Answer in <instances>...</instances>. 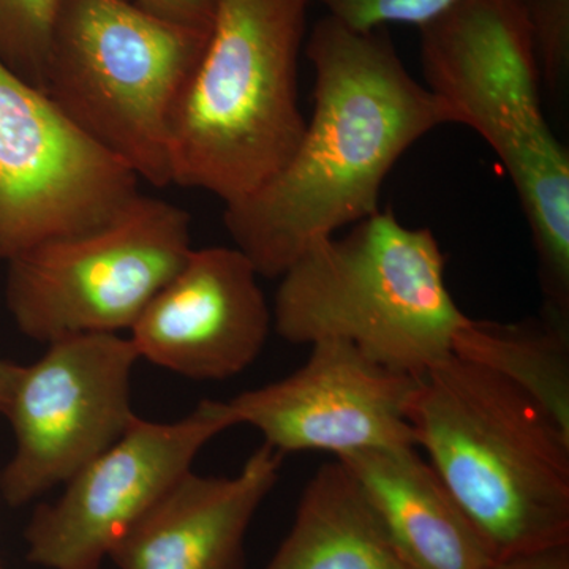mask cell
<instances>
[{
  "label": "cell",
  "instance_id": "obj_17",
  "mask_svg": "<svg viewBox=\"0 0 569 569\" xmlns=\"http://www.w3.org/2000/svg\"><path fill=\"white\" fill-rule=\"evenodd\" d=\"M63 0H0V61L43 91L48 50Z\"/></svg>",
  "mask_w": 569,
  "mask_h": 569
},
{
  "label": "cell",
  "instance_id": "obj_22",
  "mask_svg": "<svg viewBox=\"0 0 569 569\" xmlns=\"http://www.w3.org/2000/svg\"><path fill=\"white\" fill-rule=\"evenodd\" d=\"M21 370L22 366L0 359V415H6L11 392L20 378Z\"/></svg>",
  "mask_w": 569,
  "mask_h": 569
},
{
  "label": "cell",
  "instance_id": "obj_18",
  "mask_svg": "<svg viewBox=\"0 0 569 569\" xmlns=\"http://www.w3.org/2000/svg\"><path fill=\"white\" fill-rule=\"evenodd\" d=\"M541 81L559 92L569 74V0H518Z\"/></svg>",
  "mask_w": 569,
  "mask_h": 569
},
{
  "label": "cell",
  "instance_id": "obj_3",
  "mask_svg": "<svg viewBox=\"0 0 569 569\" xmlns=\"http://www.w3.org/2000/svg\"><path fill=\"white\" fill-rule=\"evenodd\" d=\"M212 2L203 54L171 123V186L228 204L279 173L306 132L299 52L312 0Z\"/></svg>",
  "mask_w": 569,
  "mask_h": 569
},
{
  "label": "cell",
  "instance_id": "obj_15",
  "mask_svg": "<svg viewBox=\"0 0 569 569\" xmlns=\"http://www.w3.org/2000/svg\"><path fill=\"white\" fill-rule=\"evenodd\" d=\"M266 569H411L340 460L318 468Z\"/></svg>",
  "mask_w": 569,
  "mask_h": 569
},
{
  "label": "cell",
  "instance_id": "obj_10",
  "mask_svg": "<svg viewBox=\"0 0 569 569\" xmlns=\"http://www.w3.org/2000/svg\"><path fill=\"white\" fill-rule=\"evenodd\" d=\"M238 426L230 403L203 400L187 417H137L111 447L41 505L26 529L28 559L48 569H100L104 557L183 477L201 449Z\"/></svg>",
  "mask_w": 569,
  "mask_h": 569
},
{
  "label": "cell",
  "instance_id": "obj_5",
  "mask_svg": "<svg viewBox=\"0 0 569 569\" xmlns=\"http://www.w3.org/2000/svg\"><path fill=\"white\" fill-rule=\"evenodd\" d=\"M445 268L429 228H408L391 211H378L343 238L310 246L279 277L272 328L295 346L342 340L422 378L452 355L467 318Z\"/></svg>",
  "mask_w": 569,
  "mask_h": 569
},
{
  "label": "cell",
  "instance_id": "obj_23",
  "mask_svg": "<svg viewBox=\"0 0 569 569\" xmlns=\"http://www.w3.org/2000/svg\"><path fill=\"white\" fill-rule=\"evenodd\" d=\"M0 569H7V568H6V567H3V565H2V563H0Z\"/></svg>",
  "mask_w": 569,
  "mask_h": 569
},
{
  "label": "cell",
  "instance_id": "obj_7",
  "mask_svg": "<svg viewBox=\"0 0 569 569\" xmlns=\"http://www.w3.org/2000/svg\"><path fill=\"white\" fill-rule=\"evenodd\" d=\"M192 249L189 212L138 193L107 223L7 261V309L22 335L47 346L130 331Z\"/></svg>",
  "mask_w": 569,
  "mask_h": 569
},
{
  "label": "cell",
  "instance_id": "obj_4",
  "mask_svg": "<svg viewBox=\"0 0 569 569\" xmlns=\"http://www.w3.org/2000/svg\"><path fill=\"white\" fill-rule=\"evenodd\" d=\"M419 31L427 91L497 153L529 222L542 296L567 301L569 153L542 114L518 0H460Z\"/></svg>",
  "mask_w": 569,
  "mask_h": 569
},
{
  "label": "cell",
  "instance_id": "obj_9",
  "mask_svg": "<svg viewBox=\"0 0 569 569\" xmlns=\"http://www.w3.org/2000/svg\"><path fill=\"white\" fill-rule=\"evenodd\" d=\"M138 359L130 337L78 335L48 343L39 361L22 366L3 415L14 436L0 473L10 507L66 485L129 429Z\"/></svg>",
  "mask_w": 569,
  "mask_h": 569
},
{
  "label": "cell",
  "instance_id": "obj_19",
  "mask_svg": "<svg viewBox=\"0 0 569 569\" xmlns=\"http://www.w3.org/2000/svg\"><path fill=\"white\" fill-rule=\"evenodd\" d=\"M329 17L355 31L369 32L387 24L422 26L437 20L460 0H312Z\"/></svg>",
  "mask_w": 569,
  "mask_h": 569
},
{
  "label": "cell",
  "instance_id": "obj_16",
  "mask_svg": "<svg viewBox=\"0 0 569 569\" xmlns=\"http://www.w3.org/2000/svg\"><path fill=\"white\" fill-rule=\"evenodd\" d=\"M452 355L511 381L569 433V317L546 309L519 323L467 317Z\"/></svg>",
  "mask_w": 569,
  "mask_h": 569
},
{
  "label": "cell",
  "instance_id": "obj_6",
  "mask_svg": "<svg viewBox=\"0 0 569 569\" xmlns=\"http://www.w3.org/2000/svg\"><path fill=\"white\" fill-rule=\"evenodd\" d=\"M209 29L132 0H63L43 91L140 181L171 186V123Z\"/></svg>",
  "mask_w": 569,
  "mask_h": 569
},
{
  "label": "cell",
  "instance_id": "obj_13",
  "mask_svg": "<svg viewBox=\"0 0 569 569\" xmlns=\"http://www.w3.org/2000/svg\"><path fill=\"white\" fill-rule=\"evenodd\" d=\"M283 456L266 447L234 477L190 471L111 550L119 569H244L247 530Z\"/></svg>",
  "mask_w": 569,
  "mask_h": 569
},
{
  "label": "cell",
  "instance_id": "obj_12",
  "mask_svg": "<svg viewBox=\"0 0 569 569\" xmlns=\"http://www.w3.org/2000/svg\"><path fill=\"white\" fill-rule=\"evenodd\" d=\"M258 277L236 247L192 249L130 329L138 356L197 381L244 372L272 328Z\"/></svg>",
  "mask_w": 569,
  "mask_h": 569
},
{
  "label": "cell",
  "instance_id": "obj_14",
  "mask_svg": "<svg viewBox=\"0 0 569 569\" xmlns=\"http://www.w3.org/2000/svg\"><path fill=\"white\" fill-rule=\"evenodd\" d=\"M337 460L361 486L411 569H488L497 560L417 448L377 449Z\"/></svg>",
  "mask_w": 569,
  "mask_h": 569
},
{
  "label": "cell",
  "instance_id": "obj_20",
  "mask_svg": "<svg viewBox=\"0 0 569 569\" xmlns=\"http://www.w3.org/2000/svg\"><path fill=\"white\" fill-rule=\"evenodd\" d=\"M138 6L162 14L170 20L197 28H211L213 2L212 0H132Z\"/></svg>",
  "mask_w": 569,
  "mask_h": 569
},
{
  "label": "cell",
  "instance_id": "obj_1",
  "mask_svg": "<svg viewBox=\"0 0 569 569\" xmlns=\"http://www.w3.org/2000/svg\"><path fill=\"white\" fill-rule=\"evenodd\" d=\"M306 56L316 69V108L298 148L264 186L224 204L236 249L268 279H279L310 246L380 211L397 160L452 123L383 29L355 31L328 14L313 26Z\"/></svg>",
  "mask_w": 569,
  "mask_h": 569
},
{
  "label": "cell",
  "instance_id": "obj_8",
  "mask_svg": "<svg viewBox=\"0 0 569 569\" xmlns=\"http://www.w3.org/2000/svg\"><path fill=\"white\" fill-rule=\"evenodd\" d=\"M140 179L0 61V260L112 219Z\"/></svg>",
  "mask_w": 569,
  "mask_h": 569
},
{
  "label": "cell",
  "instance_id": "obj_11",
  "mask_svg": "<svg viewBox=\"0 0 569 569\" xmlns=\"http://www.w3.org/2000/svg\"><path fill=\"white\" fill-rule=\"evenodd\" d=\"M291 376L228 400L236 422L257 429L279 455L332 452L336 459L417 447L410 408L421 378L389 369L342 340L310 346Z\"/></svg>",
  "mask_w": 569,
  "mask_h": 569
},
{
  "label": "cell",
  "instance_id": "obj_2",
  "mask_svg": "<svg viewBox=\"0 0 569 569\" xmlns=\"http://www.w3.org/2000/svg\"><path fill=\"white\" fill-rule=\"evenodd\" d=\"M410 422L496 559L569 545V433L526 391L451 355L421 378Z\"/></svg>",
  "mask_w": 569,
  "mask_h": 569
},
{
  "label": "cell",
  "instance_id": "obj_21",
  "mask_svg": "<svg viewBox=\"0 0 569 569\" xmlns=\"http://www.w3.org/2000/svg\"><path fill=\"white\" fill-rule=\"evenodd\" d=\"M488 569H569V545L497 559Z\"/></svg>",
  "mask_w": 569,
  "mask_h": 569
}]
</instances>
